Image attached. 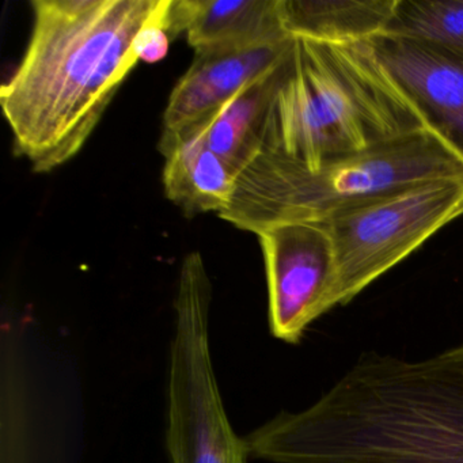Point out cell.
<instances>
[{
  "label": "cell",
  "mask_w": 463,
  "mask_h": 463,
  "mask_svg": "<svg viewBox=\"0 0 463 463\" xmlns=\"http://www.w3.org/2000/svg\"><path fill=\"white\" fill-rule=\"evenodd\" d=\"M245 443L275 463H463V344L421 360L364 354Z\"/></svg>",
  "instance_id": "obj_1"
},
{
  "label": "cell",
  "mask_w": 463,
  "mask_h": 463,
  "mask_svg": "<svg viewBox=\"0 0 463 463\" xmlns=\"http://www.w3.org/2000/svg\"><path fill=\"white\" fill-rule=\"evenodd\" d=\"M169 0H33L28 50L0 104L34 172L74 158L137 66V39Z\"/></svg>",
  "instance_id": "obj_2"
},
{
  "label": "cell",
  "mask_w": 463,
  "mask_h": 463,
  "mask_svg": "<svg viewBox=\"0 0 463 463\" xmlns=\"http://www.w3.org/2000/svg\"><path fill=\"white\" fill-rule=\"evenodd\" d=\"M430 129L370 42L294 37L268 108L261 150L318 169Z\"/></svg>",
  "instance_id": "obj_3"
},
{
  "label": "cell",
  "mask_w": 463,
  "mask_h": 463,
  "mask_svg": "<svg viewBox=\"0 0 463 463\" xmlns=\"http://www.w3.org/2000/svg\"><path fill=\"white\" fill-rule=\"evenodd\" d=\"M463 177V159L432 129L310 169L261 150L235 178L219 218L260 234L278 224L324 222L363 200L439 178Z\"/></svg>",
  "instance_id": "obj_4"
},
{
  "label": "cell",
  "mask_w": 463,
  "mask_h": 463,
  "mask_svg": "<svg viewBox=\"0 0 463 463\" xmlns=\"http://www.w3.org/2000/svg\"><path fill=\"white\" fill-rule=\"evenodd\" d=\"M213 287L199 251L185 257L175 298L166 443L172 463H246L224 411L210 348Z\"/></svg>",
  "instance_id": "obj_5"
},
{
  "label": "cell",
  "mask_w": 463,
  "mask_h": 463,
  "mask_svg": "<svg viewBox=\"0 0 463 463\" xmlns=\"http://www.w3.org/2000/svg\"><path fill=\"white\" fill-rule=\"evenodd\" d=\"M463 213V177L439 178L363 200L324 221L335 243V305H346Z\"/></svg>",
  "instance_id": "obj_6"
},
{
  "label": "cell",
  "mask_w": 463,
  "mask_h": 463,
  "mask_svg": "<svg viewBox=\"0 0 463 463\" xmlns=\"http://www.w3.org/2000/svg\"><path fill=\"white\" fill-rule=\"evenodd\" d=\"M267 269L270 332L297 344L308 325L335 307V243L325 222H292L260 232Z\"/></svg>",
  "instance_id": "obj_7"
},
{
  "label": "cell",
  "mask_w": 463,
  "mask_h": 463,
  "mask_svg": "<svg viewBox=\"0 0 463 463\" xmlns=\"http://www.w3.org/2000/svg\"><path fill=\"white\" fill-rule=\"evenodd\" d=\"M370 43L428 127L463 159V50L386 34Z\"/></svg>",
  "instance_id": "obj_8"
},
{
  "label": "cell",
  "mask_w": 463,
  "mask_h": 463,
  "mask_svg": "<svg viewBox=\"0 0 463 463\" xmlns=\"http://www.w3.org/2000/svg\"><path fill=\"white\" fill-rule=\"evenodd\" d=\"M294 37L249 47L196 53L170 94L162 135H175L210 118L241 90L288 56Z\"/></svg>",
  "instance_id": "obj_9"
},
{
  "label": "cell",
  "mask_w": 463,
  "mask_h": 463,
  "mask_svg": "<svg viewBox=\"0 0 463 463\" xmlns=\"http://www.w3.org/2000/svg\"><path fill=\"white\" fill-rule=\"evenodd\" d=\"M165 29L170 40L186 34L194 53L291 39L279 0H170Z\"/></svg>",
  "instance_id": "obj_10"
},
{
  "label": "cell",
  "mask_w": 463,
  "mask_h": 463,
  "mask_svg": "<svg viewBox=\"0 0 463 463\" xmlns=\"http://www.w3.org/2000/svg\"><path fill=\"white\" fill-rule=\"evenodd\" d=\"M164 185L167 199L186 215L221 213L232 196L238 173L216 156L192 126L175 135H162Z\"/></svg>",
  "instance_id": "obj_11"
},
{
  "label": "cell",
  "mask_w": 463,
  "mask_h": 463,
  "mask_svg": "<svg viewBox=\"0 0 463 463\" xmlns=\"http://www.w3.org/2000/svg\"><path fill=\"white\" fill-rule=\"evenodd\" d=\"M398 0H279L281 24L291 37L348 44L386 32Z\"/></svg>",
  "instance_id": "obj_12"
},
{
  "label": "cell",
  "mask_w": 463,
  "mask_h": 463,
  "mask_svg": "<svg viewBox=\"0 0 463 463\" xmlns=\"http://www.w3.org/2000/svg\"><path fill=\"white\" fill-rule=\"evenodd\" d=\"M286 59L272 71L246 86L210 118L194 124L205 145L237 173L261 151L265 118Z\"/></svg>",
  "instance_id": "obj_13"
},
{
  "label": "cell",
  "mask_w": 463,
  "mask_h": 463,
  "mask_svg": "<svg viewBox=\"0 0 463 463\" xmlns=\"http://www.w3.org/2000/svg\"><path fill=\"white\" fill-rule=\"evenodd\" d=\"M383 34L463 50V0H398Z\"/></svg>",
  "instance_id": "obj_14"
},
{
  "label": "cell",
  "mask_w": 463,
  "mask_h": 463,
  "mask_svg": "<svg viewBox=\"0 0 463 463\" xmlns=\"http://www.w3.org/2000/svg\"><path fill=\"white\" fill-rule=\"evenodd\" d=\"M166 12L156 23L143 29L142 33L137 36V55L139 61H145L147 63H156V61H161V59L166 56L170 43L169 34H167L166 29H165V15H166Z\"/></svg>",
  "instance_id": "obj_15"
}]
</instances>
